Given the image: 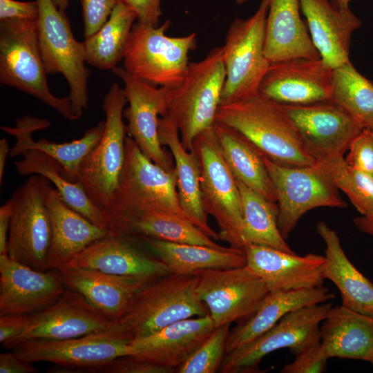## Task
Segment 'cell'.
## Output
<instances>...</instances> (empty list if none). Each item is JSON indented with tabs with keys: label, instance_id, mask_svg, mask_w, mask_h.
<instances>
[{
	"label": "cell",
	"instance_id": "f5cc1de1",
	"mask_svg": "<svg viewBox=\"0 0 373 373\" xmlns=\"http://www.w3.org/2000/svg\"><path fill=\"white\" fill-rule=\"evenodd\" d=\"M10 149L6 138L0 140V183H2L4 175L6 162L9 156Z\"/></svg>",
	"mask_w": 373,
	"mask_h": 373
},
{
	"label": "cell",
	"instance_id": "7a4b0ae2",
	"mask_svg": "<svg viewBox=\"0 0 373 373\" xmlns=\"http://www.w3.org/2000/svg\"><path fill=\"white\" fill-rule=\"evenodd\" d=\"M37 34V19H0V83L49 106L65 119H79L68 97L49 88Z\"/></svg>",
	"mask_w": 373,
	"mask_h": 373
},
{
	"label": "cell",
	"instance_id": "e0dca14e",
	"mask_svg": "<svg viewBox=\"0 0 373 373\" xmlns=\"http://www.w3.org/2000/svg\"><path fill=\"white\" fill-rule=\"evenodd\" d=\"M280 105L305 149L316 162L343 156L351 141L364 128L359 122L332 100Z\"/></svg>",
	"mask_w": 373,
	"mask_h": 373
},
{
	"label": "cell",
	"instance_id": "ac0fdd59",
	"mask_svg": "<svg viewBox=\"0 0 373 373\" xmlns=\"http://www.w3.org/2000/svg\"><path fill=\"white\" fill-rule=\"evenodd\" d=\"M116 323L102 314L81 294L66 287L55 303L28 316L21 334L2 347L11 350L30 340H63L83 336L110 329Z\"/></svg>",
	"mask_w": 373,
	"mask_h": 373
},
{
	"label": "cell",
	"instance_id": "7dc6e473",
	"mask_svg": "<svg viewBox=\"0 0 373 373\" xmlns=\"http://www.w3.org/2000/svg\"><path fill=\"white\" fill-rule=\"evenodd\" d=\"M136 14L137 21L151 26H158L162 16V0H122Z\"/></svg>",
	"mask_w": 373,
	"mask_h": 373
},
{
	"label": "cell",
	"instance_id": "30bf717a",
	"mask_svg": "<svg viewBox=\"0 0 373 373\" xmlns=\"http://www.w3.org/2000/svg\"><path fill=\"white\" fill-rule=\"evenodd\" d=\"M268 8V0H262L251 17L236 18L229 26L222 46L226 77L220 104L258 93L271 64L265 55Z\"/></svg>",
	"mask_w": 373,
	"mask_h": 373
},
{
	"label": "cell",
	"instance_id": "52a82bcc",
	"mask_svg": "<svg viewBox=\"0 0 373 373\" xmlns=\"http://www.w3.org/2000/svg\"><path fill=\"white\" fill-rule=\"evenodd\" d=\"M126 103L124 88L112 84L102 103L106 117L102 137L80 164L75 180L103 210L112 201L124 166L127 133L123 112Z\"/></svg>",
	"mask_w": 373,
	"mask_h": 373
},
{
	"label": "cell",
	"instance_id": "4316f807",
	"mask_svg": "<svg viewBox=\"0 0 373 373\" xmlns=\"http://www.w3.org/2000/svg\"><path fill=\"white\" fill-rule=\"evenodd\" d=\"M52 186L46 200L51 224L47 269L60 270L90 245L106 236L108 231L68 206Z\"/></svg>",
	"mask_w": 373,
	"mask_h": 373
},
{
	"label": "cell",
	"instance_id": "e575fe53",
	"mask_svg": "<svg viewBox=\"0 0 373 373\" xmlns=\"http://www.w3.org/2000/svg\"><path fill=\"white\" fill-rule=\"evenodd\" d=\"M223 157L237 180L265 198L277 202L275 186L264 162V155L236 129L213 124Z\"/></svg>",
	"mask_w": 373,
	"mask_h": 373
},
{
	"label": "cell",
	"instance_id": "9f6ffc18",
	"mask_svg": "<svg viewBox=\"0 0 373 373\" xmlns=\"http://www.w3.org/2000/svg\"><path fill=\"white\" fill-rule=\"evenodd\" d=\"M235 2L237 3V4H243L247 1H249V0H234Z\"/></svg>",
	"mask_w": 373,
	"mask_h": 373
},
{
	"label": "cell",
	"instance_id": "ffe728a7",
	"mask_svg": "<svg viewBox=\"0 0 373 373\" xmlns=\"http://www.w3.org/2000/svg\"><path fill=\"white\" fill-rule=\"evenodd\" d=\"M65 289L59 270H37L0 255V316L40 312L55 303Z\"/></svg>",
	"mask_w": 373,
	"mask_h": 373
},
{
	"label": "cell",
	"instance_id": "8992f818",
	"mask_svg": "<svg viewBox=\"0 0 373 373\" xmlns=\"http://www.w3.org/2000/svg\"><path fill=\"white\" fill-rule=\"evenodd\" d=\"M166 20L160 26L134 23L124 57L125 70L156 86L171 89L183 82L189 64V53L197 47L196 33L183 37L166 35Z\"/></svg>",
	"mask_w": 373,
	"mask_h": 373
},
{
	"label": "cell",
	"instance_id": "f1b7e54d",
	"mask_svg": "<svg viewBox=\"0 0 373 373\" xmlns=\"http://www.w3.org/2000/svg\"><path fill=\"white\" fill-rule=\"evenodd\" d=\"M265 55L270 63L321 56L307 23L300 17L299 0H268Z\"/></svg>",
	"mask_w": 373,
	"mask_h": 373
},
{
	"label": "cell",
	"instance_id": "f546056e",
	"mask_svg": "<svg viewBox=\"0 0 373 373\" xmlns=\"http://www.w3.org/2000/svg\"><path fill=\"white\" fill-rule=\"evenodd\" d=\"M334 295L323 285L308 289L270 291L251 316L229 331L226 354L253 341L297 309L327 302Z\"/></svg>",
	"mask_w": 373,
	"mask_h": 373
},
{
	"label": "cell",
	"instance_id": "484cf974",
	"mask_svg": "<svg viewBox=\"0 0 373 373\" xmlns=\"http://www.w3.org/2000/svg\"><path fill=\"white\" fill-rule=\"evenodd\" d=\"M104 124V120L100 121L86 130L80 138L63 143L44 138L33 140L32 134L35 131L45 129L50 125V122L44 118L25 115L16 120L15 126H1V129L16 139L9 157L21 156L31 150L42 152L59 163L64 169V175L69 180L75 182L80 164L99 142Z\"/></svg>",
	"mask_w": 373,
	"mask_h": 373
},
{
	"label": "cell",
	"instance_id": "db71d44e",
	"mask_svg": "<svg viewBox=\"0 0 373 373\" xmlns=\"http://www.w3.org/2000/svg\"><path fill=\"white\" fill-rule=\"evenodd\" d=\"M351 0H330L332 6L336 9H344L349 8V3Z\"/></svg>",
	"mask_w": 373,
	"mask_h": 373
},
{
	"label": "cell",
	"instance_id": "d6a6232c",
	"mask_svg": "<svg viewBox=\"0 0 373 373\" xmlns=\"http://www.w3.org/2000/svg\"><path fill=\"white\" fill-rule=\"evenodd\" d=\"M145 246L162 261L170 273L195 274L208 269H229L247 265L245 250L234 247H211L172 242L140 238Z\"/></svg>",
	"mask_w": 373,
	"mask_h": 373
},
{
	"label": "cell",
	"instance_id": "277c9868",
	"mask_svg": "<svg viewBox=\"0 0 373 373\" xmlns=\"http://www.w3.org/2000/svg\"><path fill=\"white\" fill-rule=\"evenodd\" d=\"M225 77L223 47H216L202 60L189 63L183 82L172 89L167 115L186 150L192 149L198 135L213 126Z\"/></svg>",
	"mask_w": 373,
	"mask_h": 373
},
{
	"label": "cell",
	"instance_id": "d6986e66",
	"mask_svg": "<svg viewBox=\"0 0 373 373\" xmlns=\"http://www.w3.org/2000/svg\"><path fill=\"white\" fill-rule=\"evenodd\" d=\"M332 70L321 58L273 62L259 85L258 93L286 105L331 100Z\"/></svg>",
	"mask_w": 373,
	"mask_h": 373
},
{
	"label": "cell",
	"instance_id": "7bdbcfd3",
	"mask_svg": "<svg viewBox=\"0 0 373 373\" xmlns=\"http://www.w3.org/2000/svg\"><path fill=\"white\" fill-rule=\"evenodd\" d=\"M346 163L356 169L373 173V130L364 128L350 142Z\"/></svg>",
	"mask_w": 373,
	"mask_h": 373
},
{
	"label": "cell",
	"instance_id": "f907efd6",
	"mask_svg": "<svg viewBox=\"0 0 373 373\" xmlns=\"http://www.w3.org/2000/svg\"><path fill=\"white\" fill-rule=\"evenodd\" d=\"M12 204L9 199L0 207V255H7Z\"/></svg>",
	"mask_w": 373,
	"mask_h": 373
},
{
	"label": "cell",
	"instance_id": "44dd1931",
	"mask_svg": "<svg viewBox=\"0 0 373 373\" xmlns=\"http://www.w3.org/2000/svg\"><path fill=\"white\" fill-rule=\"evenodd\" d=\"M66 267L153 278L170 274L166 265L151 252L140 238L109 231L77 254Z\"/></svg>",
	"mask_w": 373,
	"mask_h": 373
},
{
	"label": "cell",
	"instance_id": "6da1fadb",
	"mask_svg": "<svg viewBox=\"0 0 373 373\" xmlns=\"http://www.w3.org/2000/svg\"><path fill=\"white\" fill-rule=\"evenodd\" d=\"M215 122L242 133L278 165L306 167L316 162L280 105L258 93L220 104Z\"/></svg>",
	"mask_w": 373,
	"mask_h": 373
},
{
	"label": "cell",
	"instance_id": "4fadbf2b",
	"mask_svg": "<svg viewBox=\"0 0 373 373\" xmlns=\"http://www.w3.org/2000/svg\"><path fill=\"white\" fill-rule=\"evenodd\" d=\"M332 307L327 301L303 307L283 316L269 330L249 343L225 354L223 373L255 372L267 354L288 348L294 355L320 341V323Z\"/></svg>",
	"mask_w": 373,
	"mask_h": 373
},
{
	"label": "cell",
	"instance_id": "9a60e30c",
	"mask_svg": "<svg viewBox=\"0 0 373 373\" xmlns=\"http://www.w3.org/2000/svg\"><path fill=\"white\" fill-rule=\"evenodd\" d=\"M197 294L207 305L215 328L251 316L270 292L249 267L208 269L195 273Z\"/></svg>",
	"mask_w": 373,
	"mask_h": 373
},
{
	"label": "cell",
	"instance_id": "f6af8a7d",
	"mask_svg": "<svg viewBox=\"0 0 373 373\" xmlns=\"http://www.w3.org/2000/svg\"><path fill=\"white\" fill-rule=\"evenodd\" d=\"M106 373H173V369L137 361L130 355L118 357L103 368Z\"/></svg>",
	"mask_w": 373,
	"mask_h": 373
},
{
	"label": "cell",
	"instance_id": "5bb4252c",
	"mask_svg": "<svg viewBox=\"0 0 373 373\" xmlns=\"http://www.w3.org/2000/svg\"><path fill=\"white\" fill-rule=\"evenodd\" d=\"M264 162L275 186L279 208L278 226L286 239L300 218L319 207L345 208L338 189L315 164L290 168L278 165L264 155Z\"/></svg>",
	"mask_w": 373,
	"mask_h": 373
},
{
	"label": "cell",
	"instance_id": "ba28073f",
	"mask_svg": "<svg viewBox=\"0 0 373 373\" xmlns=\"http://www.w3.org/2000/svg\"><path fill=\"white\" fill-rule=\"evenodd\" d=\"M191 150L198 162L202 200L206 213L217 222L220 239L231 247L244 250L240 192L236 180L223 157L213 126L196 136Z\"/></svg>",
	"mask_w": 373,
	"mask_h": 373
},
{
	"label": "cell",
	"instance_id": "11a10c76",
	"mask_svg": "<svg viewBox=\"0 0 373 373\" xmlns=\"http://www.w3.org/2000/svg\"><path fill=\"white\" fill-rule=\"evenodd\" d=\"M52 1L60 10L64 12L69 5V0H52Z\"/></svg>",
	"mask_w": 373,
	"mask_h": 373
},
{
	"label": "cell",
	"instance_id": "7402d4cb",
	"mask_svg": "<svg viewBox=\"0 0 373 373\" xmlns=\"http://www.w3.org/2000/svg\"><path fill=\"white\" fill-rule=\"evenodd\" d=\"M244 250L247 265L265 281L269 291L323 285L325 256L314 254L301 256L254 244Z\"/></svg>",
	"mask_w": 373,
	"mask_h": 373
},
{
	"label": "cell",
	"instance_id": "9c48e42d",
	"mask_svg": "<svg viewBox=\"0 0 373 373\" xmlns=\"http://www.w3.org/2000/svg\"><path fill=\"white\" fill-rule=\"evenodd\" d=\"M39 6L37 34L47 75L61 74L69 87L68 97L79 118L88 107L90 70L86 66L83 41L75 38L70 21L52 0H35Z\"/></svg>",
	"mask_w": 373,
	"mask_h": 373
},
{
	"label": "cell",
	"instance_id": "603a6c76",
	"mask_svg": "<svg viewBox=\"0 0 373 373\" xmlns=\"http://www.w3.org/2000/svg\"><path fill=\"white\" fill-rule=\"evenodd\" d=\"M214 329L209 314L181 320L132 340L129 355L137 361L175 370Z\"/></svg>",
	"mask_w": 373,
	"mask_h": 373
},
{
	"label": "cell",
	"instance_id": "836d02e7",
	"mask_svg": "<svg viewBox=\"0 0 373 373\" xmlns=\"http://www.w3.org/2000/svg\"><path fill=\"white\" fill-rule=\"evenodd\" d=\"M108 231L162 240L224 248L188 219L166 212H146L108 218Z\"/></svg>",
	"mask_w": 373,
	"mask_h": 373
},
{
	"label": "cell",
	"instance_id": "60d3db41",
	"mask_svg": "<svg viewBox=\"0 0 373 373\" xmlns=\"http://www.w3.org/2000/svg\"><path fill=\"white\" fill-rule=\"evenodd\" d=\"M230 323L216 327L189 357L175 369L178 373H214L226 354Z\"/></svg>",
	"mask_w": 373,
	"mask_h": 373
},
{
	"label": "cell",
	"instance_id": "4dcf8cb0",
	"mask_svg": "<svg viewBox=\"0 0 373 373\" xmlns=\"http://www.w3.org/2000/svg\"><path fill=\"white\" fill-rule=\"evenodd\" d=\"M328 358L370 361L373 358V317L342 305L332 307L320 327Z\"/></svg>",
	"mask_w": 373,
	"mask_h": 373
},
{
	"label": "cell",
	"instance_id": "74e56055",
	"mask_svg": "<svg viewBox=\"0 0 373 373\" xmlns=\"http://www.w3.org/2000/svg\"><path fill=\"white\" fill-rule=\"evenodd\" d=\"M236 183L242 210L244 249L254 244L294 253L278 229V203L265 199L239 180H236Z\"/></svg>",
	"mask_w": 373,
	"mask_h": 373
},
{
	"label": "cell",
	"instance_id": "3957f363",
	"mask_svg": "<svg viewBox=\"0 0 373 373\" xmlns=\"http://www.w3.org/2000/svg\"><path fill=\"white\" fill-rule=\"evenodd\" d=\"M196 274H169L141 289L117 321L132 340L142 338L177 321L209 314L197 294Z\"/></svg>",
	"mask_w": 373,
	"mask_h": 373
},
{
	"label": "cell",
	"instance_id": "816d5d0a",
	"mask_svg": "<svg viewBox=\"0 0 373 373\" xmlns=\"http://www.w3.org/2000/svg\"><path fill=\"white\" fill-rule=\"evenodd\" d=\"M353 222L360 231L373 236V218L362 216L354 218Z\"/></svg>",
	"mask_w": 373,
	"mask_h": 373
},
{
	"label": "cell",
	"instance_id": "b9f144b4",
	"mask_svg": "<svg viewBox=\"0 0 373 373\" xmlns=\"http://www.w3.org/2000/svg\"><path fill=\"white\" fill-rule=\"evenodd\" d=\"M294 360L285 364L282 373H321L326 370L327 356L321 341L295 355Z\"/></svg>",
	"mask_w": 373,
	"mask_h": 373
},
{
	"label": "cell",
	"instance_id": "cb8c5ba5",
	"mask_svg": "<svg viewBox=\"0 0 373 373\" xmlns=\"http://www.w3.org/2000/svg\"><path fill=\"white\" fill-rule=\"evenodd\" d=\"M59 271L66 287L81 294L102 314L114 321L124 314L141 289L157 278L119 276L76 267Z\"/></svg>",
	"mask_w": 373,
	"mask_h": 373
},
{
	"label": "cell",
	"instance_id": "681fc988",
	"mask_svg": "<svg viewBox=\"0 0 373 373\" xmlns=\"http://www.w3.org/2000/svg\"><path fill=\"white\" fill-rule=\"evenodd\" d=\"M19 358L14 350L0 354V373H36L37 370Z\"/></svg>",
	"mask_w": 373,
	"mask_h": 373
},
{
	"label": "cell",
	"instance_id": "ab89813d",
	"mask_svg": "<svg viewBox=\"0 0 373 373\" xmlns=\"http://www.w3.org/2000/svg\"><path fill=\"white\" fill-rule=\"evenodd\" d=\"M314 164L348 196L363 216L373 218V173L349 166L341 155L318 160Z\"/></svg>",
	"mask_w": 373,
	"mask_h": 373
},
{
	"label": "cell",
	"instance_id": "bcb514c9",
	"mask_svg": "<svg viewBox=\"0 0 373 373\" xmlns=\"http://www.w3.org/2000/svg\"><path fill=\"white\" fill-rule=\"evenodd\" d=\"M37 2L17 0H0V19H37Z\"/></svg>",
	"mask_w": 373,
	"mask_h": 373
},
{
	"label": "cell",
	"instance_id": "ee69618b",
	"mask_svg": "<svg viewBox=\"0 0 373 373\" xmlns=\"http://www.w3.org/2000/svg\"><path fill=\"white\" fill-rule=\"evenodd\" d=\"M118 0H80L84 22V35L96 33L107 21Z\"/></svg>",
	"mask_w": 373,
	"mask_h": 373
},
{
	"label": "cell",
	"instance_id": "8d00e7d4",
	"mask_svg": "<svg viewBox=\"0 0 373 373\" xmlns=\"http://www.w3.org/2000/svg\"><path fill=\"white\" fill-rule=\"evenodd\" d=\"M135 12L118 0L105 24L83 41L86 61L99 70H113L124 59Z\"/></svg>",
	"mask_w": 373,
	"mask_h": 373
},
{
	"label": "cell",
	"instance_id": "2e32d148",
	"mask_svg": "<svg viewBox=\"0 0 373 373\" xmlns=\"http://www.w3.org/2000/svg\"><path fill=\"white\" fill-rule=\"evenodd\" d=\"M113 73L124 84L128 106L123 116L127 120L126 133L142 152L154 163L168 171H174V164L160 144L158 122L168 115L172 89L153 86L117 66Z\"/></svg>",
	"mask_w": 373,
	"mask_h": 373
},
{
	"label": "cell",
	"instance_id": "d4e9b609",
	"mask_svg": "<svg viewBox=\"0 0 373 373\" xmlns=\"http://www.w3.org/2000/svg\"><path fill=\"white\" fill-rule=\"evenodd\" d=\"M312 41L322 61L334 69L350 61L353 32L361 21L350 7L335 8L330 0H299Z\"/></svg>",
	"mask_w": 373,
	"mask_h": 373
},
{
	"label": "cell",
	"instance_id": "83f0119b",
	"mask_svg": "<svg viewBox=\"0 0 373 373\" xmlns=\"http://www.w3.org/2000/svg\"><path fill=\"white\" fill-rule=\"evenodd\" d=\"M158 133L160 144L169 149L173 157L178 198L187 219L209 238L220 239L218 233L209 226L203 207L195 152L183 146L178 128L169 115L160 117Z\"/></svg>",
	"mask_w": 373,
	"mask_h": 373
},
{
	"label": "cell",
	"instance_id": "c3c4849f",
	"mask_svg": "<svg viewBox=\"0 0 373 373\" xmlns=\"http://www.w3.org/2000/svg\"><path fill=\"white\" fill-rule=\"evenodd\" d=\"M28 316H0V343L1 345L17 337L23 331Z\"/></svg>",
	"mask_w": 373,
	"mask_h": 373
},
{
	"label": "cell",
	"instance_id": "d590c367",
	"mask_svg": "<svg viewBox=\"0 0 373 373\" xmlns=\"http://www.w3.org/2000/svg\"><path fill=\"white\" fill-rule=\"evenodd\" d=\"M16 160L14 165L21 176L39 175L49 180L64 202L98 227L108 231V223L102 208L88 195L82 186L69 180L61 165L55 160L37 151H28Z\"/></svg>",
	"mask_w": 373,
	"mask_h": 373
},
{
	"label": "cell",
	"instance_id": "8fae6325",
	"mask_svg": "<svg viewBox=\"0 0 373 373\" xmlns=\"http://www.w3.org/2000/svg\"><path fill=\"white\" fill-rule=\"evenodd\" d=\"M131 341L117 322L113 327L102 332L63 340H30L12 350L27 362L55 364L50 369L51 372H102L114 359L130 354Z\"/></svg>",
	"mask_w": 373,
	"mask_h": 373
},
{
	"label": "cell",
	"instance_id": "6f0895ef",
	"mask_svg": "<svg viewBox=\"0 0 373 373\" xmlns=\"http://www.w3.org/2000/svg\"><path fill=\"white\" fill-rule=\"evenodd\" d=\"M370 362L373 365V358L370 361Z\"/></svg>",
	"mask_w": 373,
	"mask_h": 373
},
{
	"label": "cell",
	"instance_id": "1f68e13d",
	"mask_svg": "<svg viewBox=\"0 0 373 373\" xmlns=\"http://www.w3.org/2000/svg\"><path fill=\"white\" fill-rule=\"evenodd\" d=\"M316 231L325 244L324 278L336 286L343 306L373 317V283L348 259L335 231L321 221Z\"/></svg>",
	"mask_w": 373,
	"mask_h": 373
},
{
	"label": "cell",
	"instance_id": "f35d334b",
	"mask_svg": "<svg viewBox=\"0 0 373 373\" xmlns=\"http://www.w3.org/2000/svg\"><path fill=\"white\" fill-rule=\"evenodd\" d=\"M331 100L364 128L373 130V82L362 75L350 60L332 70Z\"/></svg>",
	"mask_w": 373,
	"mask_h": 373
},
{
	"label": "cell",
	"instance_id": "7c38bea8",
	"mask_svg": "<svg viewBox=\"0 0 373 373\" xmlns=\"http://www.w3.org/2000/svg\"><path fill=\"white\" fill-rule=\"evenodd\" d=\"M52 187L49 180L31 175L10 198L12 212L7 255L37 270L47 269L51 224L46 200Z\"/></svg>",
	"mask_w": 373,
	"mask_h": 373
},
{
	"label": "cell",
	"instance_id": "5b68a950",
	"mask_svg": "<svg viewBox=\"0 0 373 373\" xmlns=\"http://www.w3.org/2000/svg\"><path fill=\"white\" fill-rule=\"evenodd\" d=\"M103 211L106 219L146 212H166L187 219L179 201L175 171L154 163L128 135L118 187Z\"/></svg>",
	"mask_w": 373,
	"mask_h": 373
}]
</instances>
